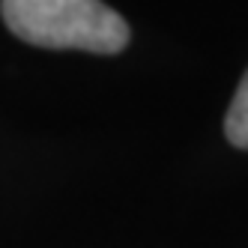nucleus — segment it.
Wrapping results in <instances>:
<instances>
[{"instance_id":"f03ea898","label":"nucleus","mask_w":248,"mask_h":248,"mask_svg":"<svg viewBox=\"0 0 248 248\" xmlns=\"http://www.w3.org/2000/svg\"><path fill=\"white\" fill-rule=\"evenodd\" d=\"M224 132L227 140L239 150H248V72L242 75L239 87H236V96L230 102V111L224 120Z\"/></svg>"},{"instance_id":"f257e3e1","label":"nucleus","mask_w":248,"mask_h":248,"mask_svg":"<svg viewBox=\"0 0 248 248\" xmlns=\"http://www.w3.org/2000/svg\"><path fill=\"white\" fill-rule=\"evenodd\" d=\"M0 15L18 39L39 48L117 54L129 45L126 21L96 0H9Z\"/></svg>"}]
</instances>
